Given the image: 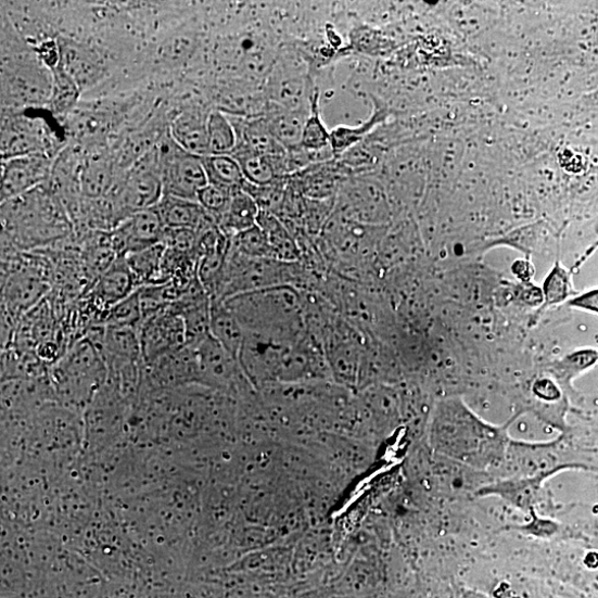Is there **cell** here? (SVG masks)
Returning <instances> with one entry per match:
<instances>
[{
	"mask_svg": "<svg viewBox=\"0 0 598 598\" xmlns=\"http://www.w3.org/2000/svg\"><path fill=\"white\" fill-rule=\"evenodd\" d=\"M245 332H256L294 343L298 334L300 301L287 287L270 288L225 301Z\"/></svg>",
	"mask_w": 598,
	"mask_h": 598,
	"instance_id": "1",
	"label": "cell"
},
{
	"mask_svg": "<svg viewBox=\"0 0 598 598\" xmlns=\"http://www.w3.org/2000/svg\"><path fill=\"white\" fill-rule=\"evenodd\" d=\"M454 416L451 454L459 461L485 468L496 463L505 450L504 433L487 427L461 405L451 406Z\"/></svg>",
	"mask_w": 598,
	"mask_h": 598,
	"instance_id": "2",
	"label": "cell"
},
{
	"mask_svg": "<svg viewBox=\"0 0 598 598\" xmlns=\"http://www.w3.org/2000/svg\"><path fill=\"white\" fill-rule=\"evenodd\" d=\"M153 147L158 160L163 194L198 202L200 191L208 185L202 156L183 150L170 132Z\"/></svg>",
	"mask_w": 598,
	"mask_h": 598,
	"instance_id": "3",
	"label": "cell"
},
{
	"mask_svg": "<svg viewBox=\"0 0 598 598\" xmlns=\"http://www.w3.org/2000/svg\"><path fill=\"white\" fill-rule=\"evenodd\" d=\"M113 194L124 220L133 213L156 206L163 196V185L154 147H150L135 162Z\"/></svg>",
	"mask_w": 598,
	"mask_h": 598,
	"instance_id": "4",
	"label": "cell"
},
{
	"mask_svg": "<svg viewBox=\"0 0 598 598\" xmlns=\"http://www.w3.org/2000/svg\"><path fill=\"white\" fill-rule=\"evenodd\" d=\"M139 334L142 358L149 365L187 347L183 319L170 306L145 318Z\"/></svg>",
	"mask_w": 598,
	"mask_h": 598,
	"instance_id": "5",
	"label": "cell"
},
{
	"mask_svg": "<svg viewBox=\"0 0 598 598\" xmlns=\"http://www.w3.org/2000/svg\"><path fill=\"white\" fill-rule=\"evenodd\" d=\"M52 161L48 153L16 156L2 161V185L0 200L7 203L29 193L46 182L52 173Z\"/></svg>",
	"mask_w": 598,
	"mask_h": 598,
	"instance_id": "6",
	"label": "cell"
},
{
	"mask_svg": "<svg viewBox=\"0 0 598 598\" xmlns=\"http://www.w3.org/2000/svg\"><path fill=\"white\" fill-rule=\"evenodd\" d=\"M166 227L155 207L133 213L115 228L112 236L118 257L163 243Z\"/></svg>",
	"mask_w": 598,
	"mask_h": 598,
	"instance_id": "7",
	"label": "cell"
},
{
	"mask_svg": "<svg viewBox=\"0 0 598 598\" xmlns=\"http://www.w3.org/2000/svg\"><path fill=\"white\" fill-rule=\"evenodd\" d=\"M294 343L256 332H245L239 356L242 370L250 377L281 371L284 358Z\"/></svg>",
	"mask_w": 598,
	"mask_h": 598,
	"instance_id": "8",
	"label": "cell"
},
{
	"mask_svg": "<svg viewBox=\"0 0 598 598\" xmlns=\"http://www.w3.org/2000/svg\"><path fill=\"white\" fill-rule=\"evenodd\" d=\"M353 175L339 158L314 163L306 169L291 176L292 183L307 199H336L343 182Z\"/></svg>",
	"mask_w": 598,
	"mask_h": 598,
	"instance_id": "9",
	"label": "cell"
},
{
	"mask_svg": "<svg viewBox=\"0 0 598 598\" xmlns=\"http://www.w3.org/2000/svg\"><path fill=\"white\" fill-rule=\"evenodd\" d=\"M138 290L139 285L126 257H118L98 278L92 289V297L103 308L112 309Z\"/></svg>",
	"mask_w": 598,
	"mask_h": 598,
	"instance_id": "10",
	"label": "cell"
},
{
	"mask_svg": "<svg viewBox=\"0 0 598 598\" xmlns=\"http://www.w3.org/2000/svg\"><path fill=\"white\" fill-rule=\"evenodd\" d=\"M199 380L212 384H222L242 369L239 359L227 352L211 335L201 342L195 348Z\"/></svg>",
	"mask_w": 598,
	"mask_h": 598,
	"instance_id": "11",
	"label": "cell"
},
{
	"mask_svg": "<svg viewBox=\"0 0 598 598\" xmlns=\"http://www.w3.org/2000/svg\"><path fill=\"white\" fill-rule=\"evenodd\" d=\"M310 112L306 109H289L271 103L270 112L264 118L276 139L287 149L294 151L302 147L303 132Z\"/></svg>",
	"mask_w": 598,
	"mask_h": 598,
	"instance_id": "12",
	"label": "cell"
},
{
	"mask_svg": "<svg viewBox=\"0 0 598 598\" xmlns=\"http://www.w3.org/2000/svg\"><path fill=\"white\" fill-rule=\"evenodd\" d=\"M211 300L209 333L233 357L239 359L245 338L243 326L225 301Z\"/></svg>",
	"mask_w": 598,
	"mask_h": 598,
	"instance_id": "13",
	"label": "cell"
},
{
	"mask_svg": "<svg viewBox=\"0 0 598 598\" xmlns=\"http://www.w3.org/2000/svg\"><path fill=\"white\" fill-rule=\"evenodd\" d=\"M155 208L166 229L198 231L209 216L199 202L166 194H163Z\"/></svg>",
	"mask_w": 598,
	"mask_h": 598,
	"instance_id": "14",
	"label": "cell"
},
{
	"mask_svg": "<svg viewBox=\"0 0 598 598\" xmlns=\"http://www.w3.org/2000/svg\"><path fill=\"white\" fill-rule=\"evenodd\" d=\"M118 183L112 162L103 155L89 157L79 175V189L82 195L91 201L111 196Z\"/></svg>",
	"mask_w": 598,
	"mask_h": 598,
	"instance_id": "15",
	"label": "cell"
},
{
	"mask_svg": "<svg viewBox=\"0 0 598 598\" xmlns=\"http://www.w3.org/2000/svg\"><path fill=\"white\" fill-rule=\"evenodd\" d=\"M36 153H47L40 129L25 119H16L3 127L2 161Z\"/></svg>",
	"mask_w": 598,
	"mask_h": 598,
	"instance_id": "16",
	"label": "cell"
},
{
	"mask_svg": "<svg viewBox=\"0 0 598 598\" xmlns=\"http://www.w3.org/2000/svg\"><path fill=\"white\" fill-rule=\"evenodd\" d=\"M208 115L200 111L181 113L171 124L173 139L187 152L207 155V120Z\"/></svg>",
	"mask_w": 598,
	"mask_h": 598,
	"instance_id": "17",
	"label": "cell"
},
{
	"mask_svg": "<svg viewBox=\"0 0 598 598\" xmlns=\"http://www.w3.org/2000/svg\"><path fill=\"white\" fill-rule=\"evenodd\" d=\"M266 234L273 259L282 263H293L300 257V249L279 216L259 211L256 224Z\"/></svg>",
	"mask_w": 598,
	"mask_h": 598,
	"instance_id": "18",
	"label": "cell"
},
{
	"mask_svg": "<svg viewBox=\"0 0 598 598\" xmlns=\"http://www.w3.org/2000/svg\"><path fill=\"white\" fill-rule=\"evenodd\" d=\"M302 147L314 154L316 163L335 158L331 132L323 125L319 112V93L315 90L310 100V112L305 124Z\"/></svg>",
	"mask_w": 598,
	"mask_h": 598,
	"instance_id": "19",
	"label": "cell"
},
{
	"mask_svg": "<svg viewBox=\"0 0 598 598\" xmlns=\"http://www.w3.org/2000/svg\"><path fill=\"white\" fill-rule=\"evenodd\" d=\"M258 214L259 207L251 194L244 189H238L232 192L229 207L219 227L232 238L255 227Z\"/></svg>",
	"mask_w": 598,
	"mask_h": 598,
	"instance_id": "20",
	"label": "cell"
},
{
	"mask_svg": "<svg viewBox=\"0 0 598 598\" xmlns=\"http://www.w3.org/2000/svg\"><path fill=\"white\" fill-rule=\"evenodd\" d=\"M231 155L240 163L244 178L250 185L263 187L288 178L282 177L273 160L246 148L237 147Z\"/></svg>",
	"mask_w": 598,
	"mask_h": 598,
	"instance_id": "21",
	"label": "cell"
},
{
	"mask_svg": "<svg viewBox=\"0 0 598 598\" xmlns=\"http://www.w3.org/2000/svg\"><path fill=\"white\" fill-rule=\"evenodd\" d=\"M203 166L209 185L234 191L243 189L246 180L238 160L231 154L204 155Z\"/></svg>",
	"mask_w": 598,
	"mask_h": 598,
	"instance_id": "22",
	"label": "cell"
},
{
	"mask_svg": "<svg viewBox=\"0 0 598 598\" xmlns=\"http://www.w3.org/2000/svg\"><path fill=\"white\" fill-rule=\"evenodd\" d=\"M167 246L163 243L150 246L145 250L126 256L132 273L140 288L156 285V281H163V258Z\"/></svg>",
	"mask_w": 598,
	"mask_h": 598,
	"instance_id": "23",
	"label": "cell"
},
{
	"mask_svg": "<svg viewBox=\"0 0 598 598\" xmlns=\"http://www.w3.org/2000/svg\"><path fill=\"white\" fill-rule=\"evenodd\" d=\"M598 362V351L580 349L550 364L549 372L559 386L565 391L572 390L573 380Z\"/></svg>",
	"mask_w": 598,
	"mask_h": 598,
	"instance_id": "24",
	"label": "cell"
},
{
	"mask_svg": "<svg viewBox=\"0 0 598 598\" xmlns=\"http://www.w3.org/2000/svg\"><path fill=\"white\" fill-rule=\"evenodd\" d=\"M238 135L231 119L222 112H212L207 120V155L231 154Z\"/></svg>",
	"mask_w": 598,
	"mask_h": 598,
	"instance_id": "25",
	"label": "cell"
},
{
	"mask_svg": "<svg viewBox=\"0 0 598 598\" xmlns=\"http://www.w3.org/2000/svg\"><path fill=\"white\" fill-rule=\"evenodd\" d=\"M61 48L60 66L77 82L80 89L82 86L93 82L100 69L91 54L81 48L67 46V43Z\"/></svg>",
	"mask_w": 598,
	"mask_h": 598,
	"instance_id": "26",
	"label": "cell"
},
{
	"mask_svg": "<svg viewBox=\"0 0 598 598\" xmlns=\"http://www.w3.org/2000/svg\"><path fill=\"white\" fill-rule=\"evenodd\" d=\"M80 96V87L61 67L52 71V85L49 93V106L54 114H66L77 103Z\"/></svg>",
	"mask_w": 598,
	"mask_h": 598,
	"instance_id": "27",
	"label": "cell"
},
{
	"mask_svg": "<svg viewBox=\"0 0 598 598\" xmlns=\"http://www.w3.org/2000/svg\"><path fill=\"white\" fill-rule=\"evenodd\" d=\"M382 120V113H374L368 122L357 126H340L331 131L332 149L335 158L361 143L365 137Z\"/></svg>",
	"mask_w": 598,
	"mask_h": 598,
	"instance_id": "28",
	"label": "cell"
},
{
	"mask_svg": "<svg viewBox=\"0 0 598 598\" xmlns=\"http://www.w3.org/2000/svg\"><path fill=\"white\" fill-rule=\"evenodd\" d=\"M574 294L569 271L558 260L543 287V298L546 306L567 302Z\"/></svg>",
	"mask_w": 598,
	"mask_h": 598,
	"instance_id": "29",
	"label": "cell"
},
{
	"mask_svg": "<svg viewBox=\"0 0 598 598\" xmlns=\"http://www.w3.org/2000/svg\"><path fill=\"white\" fill-rule=\"evenodd\" d=\"M231 246L249 257L273 259L267 237L257 225L232 237Z\"/></svg>",
	"mask_w": 598,
	"mask_h": 598,
	"instance_id": "30",
	"label": "cell"
},
{
	"mask_svg": "<svg viewBox=\"0 0 598 598\" xmlns=\"http://www.w3.org/2000/svg\"><path fill=\"white\" fill-rule=\"evenodd\" d=\"M142 319L139 292L137 291L127 300L109 309L106 323L107 326H116V328L137 329Z\"/></svg>",
	"mask_w": 598,
	"mask_h": 598,
	"instance_id": "31",
	"label": "cell"
},
{
	"mask_svg": "<svg viewBox=\"0 0 598 598\" xmlns=\"http://www.w3.org/2000/svg\"><path fill=\"white\" fill-rule=\"evenodd\" d=\"M232 192L208 183L200 191L198 202L219 225L229 207Z\"/></svg>",
	"mask_w": 598,
	"mask_h": 598,
	"instance_id": "32",
	"label": "cell"
},
{
	"mask_svg": "<svg viewBox=\"0 0 598 598\" xmlns=\"http://www.w3.org/2000/svg\"><path fill=\"white\" fill-rule=\"evenodd\" d=\"M42 283L31 277H21L11 283L8 291V297L16 308H23L33 304L35 300L41 296Z\"/></svg>",
	"mask_w": 598,
	"mask_h": 598,
	"instance_id": "33",
	"label": "cell"
},
{
	"mask_svg": "<svg viewBox=\"0 0 598 598\" xmlns=\"http://www.w3.org/2000/svg\"><path fill=\"white\" fill-rule=\"evenodd\" d=\"M569 305L598 316V288L575 296L569 302Z\"/></svg>",
	"mask_w": 598,
	"mask_h": 598,
	"instance_id": "34",
	"label": "cell"
},
{
	"mask_svg": "<svg viewBox=\"0 0 598 598\" xmlns=\"http://www.w3.org/2000/svg\"><path fill=\"white\" fill-rule=\"evenodd\" d=\"M513 273L521 280H529L533 275V268L529 260L518 259L512 266Z\"/></svg>",
	"mask_w": 598,
	"mask_h": 598,
	"instance_id": "35",
	"label": "cell"
}]
</instances>
